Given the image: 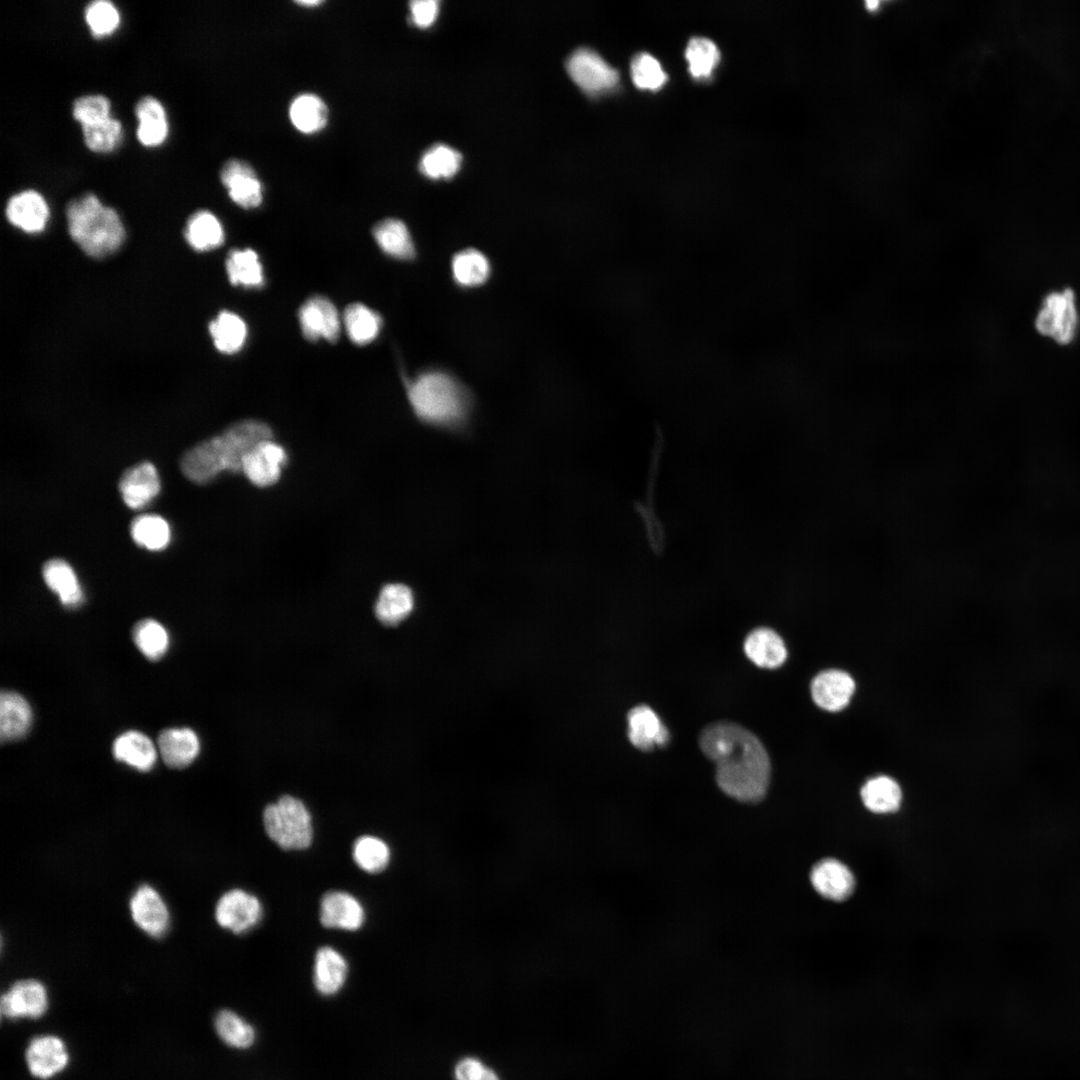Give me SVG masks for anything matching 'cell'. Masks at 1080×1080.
I'll return each mask as SVG.
<instances>
[{"label": "cell", "mask_w": 1080, "mask_h": 1080, "mask_svg": "<svg viewBox=\"0 0 1080 1080\" xmlns=\"http://www.w3.org/2000/svg\"><path fill=\"white\" fill-rule=\"evenodd\" d=\"M703 753L716 764L715 780L729 798L742 804L762 801L769 789L771 766L760 740L732 722H715L700 735Z\"/></svg>", "instance_id": "1"}, {"label": "cell", "mask_w": 1080, "mask_h": 1080, "mask_svg": "<svg viewBox=\"0 0 1080 1080\" xmlns=\"http://www.w3.org/2000/svg\"><path fill=\"white\" fill-rule=\"evenodd\" d=\"M272 437L271 428L264 422L241 420L186 451L180 460L181 471L197 484H206L224 471L241 472L247 454Z\"/></svg>", "instance_id": "2"}, {"label": "cell", "mask_w": 1080, "mask_h": 1080, "mask_svg": "<svg viewBox=\"0 0 1080 1080\" xmlns=\"http://www.w3.org/2000/svg\"><path fill=\"white\" fill-rule=\"evenodd\" d=\"M409 403L424 423L450 431L463 430L472 407L466 388L442 371H429L410 382Z\"/></svg>", "instance_id": "3"}, {"label": "cell", "mask_w": 1080, "mask_h": 1080, "mask_svg": "<svg viewBox=\"0 0 1080 1080\" xmlns=\"http://www.w3.org/2000/svg\"><path fill=\"white\" fill-rule=\"evenodd\" d=\"M65 213L70 237L90 257H107L125 241L126 231L120 215L93 193L69 201Z\"/></svg>", "instance_id": "4"}, {"label": "cell", "mask_w": 1080, "mask_h": 1080, "mask_svg": "<svg viewBox=\"0 0 1080 1080\" xmlns=\"http://www.w3.org/2000/svg\"><path fill=\"white\" fill-rule=\"evenodd\" d=\"M263 822L267 835L280 848L301 850L313 838L312 818L306 805L291 795L280 797L265 807Z\"/></svg>", "instance_id": "5"}, {"label": "cell", "mask_w": 1080, "mask_h": 1080, "mask_svg": "<svg viewBox=\"0 0 1080 1080\" xmlns=\"http://www.w3.org/2000/svg\"><path fill=\"white\" fill-rule=\"evenodd\" d=\"M1078 323L1076 295L1071 288L1047 294L1034 319L1036 331L1059 345L1074 340Z\"/></svg>", "instance_id": "6"}, {"label": "cell", "mask_w": 1080, "mask_h": 1080, "mask_svg": "<svg viewBox=\"0 0 1080 1080\" xmlns=\"http://www.w3.org/2000/svg\"><path fill=\"white\" fill-rule=\"evenodd\" d=\"M567 71L573 81L589 94L612 89L619 81L617 70L587 48L578 49L569 57Z\"/></svg>", "instance_id": "7"}, {"label": "cell", "mask_w": 1080, "mask_h": 1080, "mask_svg": "<svg viewBox=\"0 0 1080 1080\" xmlns=\"http://www.w3.org/2000/svg\"><path fill=\"white\" fill-rule=\"evenodd\" d=\"M262 918V906L258 898L242 889L224 893L215 908V919L225 929L243 934L255 927Z\"/></svg>", "instance_id": "8"}, {"label": "cell", "mask_w": 1080, "mask_h": 1080, "mask_svg": "<svg viewBox=\"0 0 1080 1080\" xmlns=\"http://www.w3.org/2000/svg\"><path fill=\"white\" fill-rule=\"evenodd\" d=\"M0 1008L11 1019L40 1018L48 1009L47 990L35 979L17 981L2 995Z\"/></svg>", "instance_id": "9"}, {"label": "cell", "mask_w": 1080, "mask_h": 1080, "mask_svg": "<svg viewBox=\"0 0 1080 1080\" xmlns=\"http://www.w3.org/2000/svg\"><path fill=\"white\" fill-rule=\"evenodd\" d=\"M130 912L135 924L151 937L164 936L169 928L170 916L166 903L158 891L143 884L130 899Z\"/></svg>", "instance_id": "10"}, {"label": "cell", "mask_w": 1080, "mask_h": 1080, "mask_svg": "<svg viewBox=\"0 0 1080 1080\" xmlns=\"http://www.w3.org/2000/svg\"><path fill=\"white\" fill-rule=\"evenodd\" d=\"M220 180L230 199L238 206L250 209L259 206L263 188L255 170L247 162L229 159L220 171Z\"/></svg>", "instance_id": "11"}, {"label": "cell", "mask_w": 1080, "mask_h": 1080, "mask_svg": "<svg viewBox=\"0 0 1080 1080\" xmlns=\"http://www.w3.org/2000/svg\"><path fill=\"white\" fill-rule=\"evenodd\" d=\"M285 449L273 439L265 440L253 448L242 463L241 472L257 487L275 484L286 463Z\"/></svg>", "instance_id": "12"}, {"label": "cell", "mask_w": 1080, "mask_h": 1080, "mask_svg": "<svg viewBox=\"0 0 1080 1080\" xmlns=\"http://www.w3.org/2000/svg\"><path fill=\"white\" fill-rule=\"evenodd\" d=\"M5 215L14 227L34 234L45 229L50 218V208L41 193L26 189L8 199Z\"/></svg>", "instance_id": "13"}, {"label": "cell", "mask_w": 1080, "mask_h": 1080, "mask_svg": "<svg viewBox=\"0 0 1080 1080\" xmlns=\"http://www.w3.org/2000/svg\"><path fill=\"white\" fill-rule=\"evenodd\" d=\"M25 1060L29 1072L36 1078L49 1079L63 1071L69 1062L65 1043L57 1036L33 1038L27 1046Z\"/></svg>", "instance_id": "14"}, {"label": "cell", "mask_w": 1080, "mask_h": 1080, "mask_svg": "<svg viewBox=\"0 0 1080 1080\" xmlns=\"http://www.w3.org/2000/svg\"><path fill=\"white\" fill-rule=\"evenodd\" d=\"M299 323L306 338L334 342L340 333V318L334 304L325 297L307 300L299 310Z\"/></svg>", "instance_id": "15"}, {"label": "cell", "mask_w": 1080, "mask_h": 1080, "mask_svg": "<svg viewBox=\"0 0 1080 1080\" xmlns=\"http://www.w3.org/2000/svg\"><path fill=\"white\" fill-rule=\"evenodd\" d=\"M365 919L361 903L344 891H329L320 902V922L327 928L354 931Z\"/></svg>", "instance_id": "16"}, {"label": "cell", "mask_w": 1080, "mask_h": 1080, "mask_svg": "<svg viewBox=\"0 0 1080 1080\" xmlns=\"http://www.w3.org/2000/svg\"><path fill=\"white\" fill-rule=\"evenodd\" d=\"M119 491L129 508L140 509L146 506L160 491V480L155 466L150 462H141L126 470L120 478Z\"/></svg>", "instance_id": "17"}, {"label": "cell", "mask_w": 1080, "mask_h": 1080, "mask_svg": "<svg viewBox=\"0 0 1080 1080\" xmlns=\"http://www.w3.org/2000/svg\"><path fill=\"white\" fill-rule=\"evenodd\" d=\"M810 882L818 894L834 901L847 899L855 888L850 869L835 859L816 863L810 872Z\"/></svg>", "instance_id": "18"}, {"label": "cell", "mask_w": 1080, "mask_h": 1080, "mask_svg": "<svg viewBox=\"0 0 1080 1080\" xmlns=\"http://www.w3.org/2000/svg\"><path fill=\"white\" fill-rule=\"evenodd\" d=\"M855 690L852 677L844 671L827 670L819 673L811 683V694L820 708L836 712L849 703Z\"/></svg>", "instance_id": "19"}, {"label": "cell", "mask_w": 1080, "mask_h": 1080, "mask_svg": "<svg viewBox=\"0 0 1080 1080\" xmlns=\"http://www.w3.org/2000/svg\"><path fill=\"white\" fill-rule=\"evenodd\" d=\"M627 720L628 738L636 748L649 751L655 746L667 744L669 732L649 706L638 705L632 708Z\"/></svg>", "instance_id": "20"}, {"label": "cell", "mask_w": 1080, "mask_h": 1080, "mask_svg": "<svg viewBox=\"0 0 1080 1080\" xmlns=\"http://www.w3.org/2000/svg\"><path fill=\"white\" fill-rule=\"evenodd\" d=\"M138 120L137 139L145 147L160 146L169 133L167 113L163 104L153 96H143L135 105Z\"/></svg>", "instance_id": "21"}, {"label": "cell", "mask_w": 1080, "mask_h": 1080, "mask_svg": "<svg viewBox=\"0 0 1080 1080\" xmlns=\"http://www.w3.org/2000/svg\"><path fill=\"white\" fill-rule=\"evenodd\" d=\"M157 743L164 763L171 768L187 767L200 752V740L190 728L165 729Z\"/></svg>", "instance_id": "22"}, {"label": "cell", "mask_w": 1080, "mask_h": 1080, "mask_svg": "<svg viewBox=\"0 0 1080 1080\" xmlns=\"http://www.w3.org/2000/svg\"><path fill=\"white\" fill-rule=\"evenodd\" d=\"M415 597L412 589L403 583H389L382 587L374 612L384 625L394 626L404 621L413 611Z\"/></svg>", "instance_id": "23"}, {"label": "cell", "mask_w": 1080, "mask_h": 1080, "mask_svg": "<svg viewBox=\"0 0 1080 1080\" xmlns=\"http://www.w3.org/2000/svg\"><path fill=\"white\" fill-rule=\"evenodd\" d=\"M744 651L757 666L777 668L787 658L783 639L772 629L761 627L751 631L745 639Z\"/></svg>", "instance_id": "24"}, {"label": "cell", "mask_w": 1080, "mask_h": 1080, "mask_svg": "<svg viewBox=\"0 0 1080 1080\" xmlns=\"http://www.w3.org/2000/svg\"><path fill=\"white\" fill-rule=\"evenodd\" d=\"M347 971V962L337 950L329 946L321 947L315 955L313 968L316 990L325 996L336 994L345 983Z\"/></svg>", "instance_id": "25"}, {"label": "cell", "mask_w": 1080, "mask_h": 1080, "mask_svg": "<svg viewBox=\"0 0 1080 1080\" xmlns=\"http://www.w3.org/2000/svg\"><path fill=\"white\" fill-rule=\"evenodd\" d=\"M32 722L29 703L20 694L2 692L0 696L1 741H13L23 737Z\"/></svg>", "instance_id": "26"}, {"label": "cell", "mask_w": 1080, "mask_h": 1080, "mask_svg": "<svg viewBox=\"0 0 1080 1080\" xmlns=\"http://www.w3.org/2000/svg\"><path fill=\"white\" fill-rule=\"evenodd\" d=\"M114 757L129 766L140 770H150L157 759L153 742L143 733L127 731L113 743Z\"/></svg>", "instance_id": "27"}, {"label": "cell", "mask_w": 1080, "mask_h": 1080, "mask_svg": "<svg viewBox=\"0 0 1080 1080\" xmlns=\"http://www.w3.org/2000/svg\"><path fill=\"white\" fill-rule=\"evenodd\" d=\"M184 237L191 248L204 252L221 246L224 229L219 219L208 210H199L187 220Z\"/></svg>", "instance_id": "28"}, {"label": "cell", "mask_w": 1080, "mask_h": 1080, "mask_svg": "<svg viewBox=\"0 0 1080 1080\" xmlns=\"http://www.w3.org/2000/svg\"><path fill=\"white\" fill-rule=\"evenodd\" d=\"M42 575L46 585L59 596L63 605L74 607L81 602L82 590L78 579L65 560L54 558L46 561Z\"/></svg>", "instance_id": "29"}, {"label": "cell", "mask_w": 1080, "mask_h": 1080, "mask_svg": "<svg viewBox=\"0 0 1080 1080\" xmlns=\"http://www.w3.org/2000/svg\"><path fill=\"white\" fill-rule=\"evenodd\" d=\"M378 246L389 256L408 260L414 257L415 248L406 225L393 218L378 222L373 228Z\"/></svg>", "instance_id": "30"}, {"label": "cell", "mask_w": 1080, "mask_h": 1080, "mask_svg": "<svg viewBox=\"0 0 1080 1080\" xmlns=\"http://www.w3.org/2000/svg\"><path fill=\"white\" fill-rule=\"evenodd\" d=\"M289 117L293 126L300 132L311 134L322 130L328 121V108L317 95L304 93L298 95L290 104Z\"/></svg>", "instance_id": "31"}, {"label": "cell", "mask_w": 1080, "mask_h": 1080, "mask_svg": "<svg viewBox=\"0 0 1080 1080\" xmlns=\"http://www.w3.org/2000/svg\"><path fill=\"white\" fill-rule=\"evenodd\" d=\"M209 333L218 351L233 354L244 345L247 327L237 314L230 311H221L210 322Z\"/></svg>", "instance_id": "32"}, {"label": "cell", "mask_w": 1080, "mask_h": 1080, "mask_svg": "<svg viewBox=\"0 0 1080 1080\" xmlns=\"http://www.w3.org/2000/svg\"><path fill=\"white\" fill-rule=\"evenodd\" d=\"M225 267L228 279L233 285L257 288L264 283L262 265L257 253L252 249L232 250L228 254Z\"/></svg>", "instance_id": "33"}, {"label": "cell", "mask_w": 1080, "mask_h": 1080, "mask_svg": "<svg viewBox=\"0 0 1080 1080\" xmlns=\"http://www.w3.org/2000/svg\"><path fill=\"white\" fill-rule=\"evenodd\" d=\"M864 805L875 813L896 811L901 803L902 793L898 783L888 776H877L868 780L861 789Z\"/></svg>", "instance_id": "34"}, {"label": "cell", "mask_w": 1080, "mask_h": 1080, "mask_svg": "<svg viewBox=\"0 0 1080 1080\" xmlns=\"http://www.w3.org/2000/svg\"><path fill=\"white\" fill-rule=\"evenodd\" d=\"M343 320L348 337L358 345L373 341L381 328L380 316L362 303L349 305Z\"/></svg>", "instance_id": "35"}, {"label": "cell", "mask_w": 1080, "mask_h": 1080, "mask_svg": "<svg viewBox=\"0 0 1080 1080\" xmlns=\"http://www.w3.org/2000/svg\"><path fill=\"white\" fill-rule=\"evenodd\" d=\"M451 267L455 281L463 287L484 283L490 273L488 259L473 248L458 252L452 259Z\"/></svg>", "instance_id": "36"}, {"label": "cell", "mask_w": 1080, "mask_h": 1080, "mask_svg": "<svg viewBox=\"0 0 1080 1080\" xmlns=\"http://www.w3.org/2000/svg\"><path fill=\"white\" fill-rule=\"evenodd\" d=\"M130 533L138 545L153 551L164 549L171 537L167 521L155 514L136 517L131 523Z\"/></svg>", "instance_id": "37"}, {"label": "cell", "mask_w": 1080, "mask_h": 1080, "mask_svg": "<svg viewBox=\"0 0 1080 1080\" xmlns=\"http://www.w3.org/2000/svg\"><path fill=\"white\" fill-rule=\"evenodd\" d=\"M214 1027L219 1038L230 1047L246 1049L255 1041L254 1028L231 1010H220L215 1016Z\"/></svg>", "instance_id": "38"}, {"label": "cell", "mask_w": 1080, "mask_h": 1080, "mask_svg": "<svg viewBox=\"0 0 1080 1080\" xmlns=\"http://www.w3.org/2000/svg\"><path fill=\"white\" fill-rule=\"evenodd\" d=\"M352 855L357 866L368 873L383 871L390 861L388 845L380 838L371 835L356 839Z\"/></svg>", "instance_id": "39"}, {"label": "cell", "mask_w": 1080, "mask_h": 1080, "mask_svg": "<svg viewBox=\"0 0 1080 1080\" xmlns=\"http://www.w3.org/2000/svg\"><path fill=\"white\" fill-rule=\"evenodd\" d=\"M81 128L84 144L89 150L97 153H107L115 150L123 138L122 124L112 116L96 124Z\"/></svg>", "instance_id": "40"}, {"label": "cell", "mask_w": 1080, "mask_h": 1080, "mask_svg": "<svg viewBox=\"0 0 1080 1080\" xmlns=\"http://www.w3.org/2000/svg\"><path fill=\"white\" fill-rule=\"evenodd\" d=\"M133 640L142 654L150 660L160 659L169 646L167 631L153 619H145L135 625Z\"/></svg>", "instance_id": "41"}, {"label": "cell", "mask_w": 1080, "mask_h": 1080, "mask_svg": "<svg viewBox=\"0 0 1080 1080\" xmlns=\"http://www.w3.org/2000/svg\"><path fill=\"white\" fill-rule=\"evenodd\" d=\"M686 60L694 78L703 79L711 76L720 60V52L712 40L704 37L692 38L686 48Z\"/></svg>", "instance_id": "42"}, {"label": "cell", "mask_w": 1080, "mask_h": 1080, "mask_svg": "<svg viewBox=\"0 0 1080 1080\" xmlns=\"http://www.w3.org/2000/svg\"><path fill=\"white\" fill-rule=\"evenodd\" d=\"M460 164L461 155L456 150L437 144L423 154L419 168L429 178H449L459 170Z\"/></svg>", "instance_id": "43"}, {"label": "cell", "mask_w": 1080, "mask_h": 1080, "mask_svg": "<svg viewBox=\"0 0 1080 1080\" xmlns=\"http://www.w3.org/2000/svg\"><path fill=\"white\" fill-rule=\"evenodd\" d=\"M84 18L89 31L96 38L111 35L121 22L118 8L108 0H95L87 4Z\"/></svg>", "instance_id": "44"}, {"label": "cell", "mask_w": 1080, "mask_h": 1080, "mask_svg": "<svg viewBox=\"0 0 1080 1080\" xmlns=\"http://www.w3.org/2000/svg\"><path fill=\"white\" fill-rule=\"evenodd\" d=\"M631 77L638 88L652 91L660 89L667 80L658 60L648 53H639L633 58Z\"/></svg>", "instance_id": "45"}, {"label": "cell", "mask_w": 1080, "mask_h": 1080, "mask_svg": "<svg viewBox=\"0 0 1080 1080\" xmlns=\"http://www.w3.org/2000/svg\"><path fill=\"white\" fill-rule=\"evenodd\" d=\"M72 115L81 127L93 125L111 117V102L102 94H88L76 98Z\"/></svg>", "instance_id": "46"}, {"label": "cell", "mask_w": 1080, "mask_h": 1080, "mask_svg": "<svg viewBox=\"0 0 1080 1080\" xmlns=\"http://www.w3.org/2000/svg\"><path fill=\"white\" fill-rule=\"evenodd\" d=\"M455 1080H500L495 1071L475 1057H464L454 1068Z\"/></svg>", "instance_id": "47"}, {"label": "cell", "mask_w": 1080, "mask_h": 1080, "mask_svg": "<svg viewBox=\"0 0 1080 1080\" xmlns=\"http://www.w3.org/2000/svg\"><path fill=\"white\" fill-rule=\"evenodd\" d=\"M438 1L415 0L410 2L411 17L415 25L421 28L430 26L438 15Z\"/></svg>", "instance_id": "48"}, {"label": "cell", "mask_w": 1080, "mask_h": 1080, "mask_svg": "<svg viewBox=\"0 0 1080 1080\" xmlns=\"http://www.w3.org/2000/svg\"><path fill=\"white\" fill-rule=\"evenodd\" d=\"M295 3H297V4L301 5V6H317V5H320L322 3V1H318V0H301V1H297Z\"/></svg>", "instance_id": "49"}]
</instances>
